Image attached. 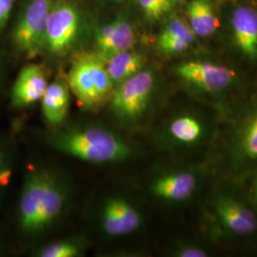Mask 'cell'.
I'll return each mask as SVG.
<instances>
[{
	"mask_svg": "<svg viewBox=\"0 0 257 257\" xmlns=\"http://www.w3.org/2000/svg\"><path fill=\"white\" fill-rule=\"evenodd\" d=\"M65 195L55 178L42 170L26 177L19 201V222L27 233L46 230L64 209Z\"/></svg>",
	"mask_w": 257,
	"mask_h": 257,
	"instance_id": "cell-1",
	"label": "cell"
},
{
	"mask_svg": "<svg viewBox=\"0 0 257 257\" xmlns=\"http://www.w3.org/2000/svg\"><path fill=\"white\" fill-rule=\"evenodd\" d=\"M53 144L64 155L93 164L118 162L130 156V147L122 138L97 127L68 131L55 137Z\"/></svg>",
	"mask_w": 257,
	"mask_h": 257,
	"instance_id": "cell-2",
	"label": "cell"
},
{
	"mask_svg": "<svg viewBox=\"0 0 257 257\" xmlns=\"http://www.w3.org/2000/svg\"><path fill=\"white\" fill-rule=\"evenodd\" d=\"M67 83L76 99L87 108H95L107 100L114 86L105 60L96 53H83L74 58Z\"/></svg>",
	"mask_w": 257,
	"mask_h": 257,
	"instance_id": "cell-3",
	"label": "cell"
},
{
	"mask_svg": "<svg viewBox=\"0 0 257 257\" xmlns=\"http://www.w3.org/2000/svg\"><path fill=\"white\" fill-rule=\"evenodd\" d=\"M155 88V76L151 71L141 70L118 86L110 94V108L119 119L134 121L147 109Z\"/></svg>",
	"mask_w": 257,
	"mask_h": 257,
	"instance_id": "cell-4",
	"label": "cell"
},
{
	"mask_svg": "<svg viewBox=\"0 0 257 257\" xmlns=\"http://www.w3.org/2000/svg\"><path fill=\"white\" fill-rule=\"evenodd\" d=\"M54 0H32L14 30V42L19 51L33 58L45 46L47 21Z\"/></svg>",
	"mask_w": 257,
	"mask_h": 257,
	"instance_id": "cell-5",
	"label": "cell"
},
{
	"mask_svg": "<svg viewBox=\"0 0 257 257\" xmlns=\"http://www.w3.org/2000/svg\"><path fill=\"white\" fill-rule=\"evenodd\" d=\"M80 28L78 10L68 1L54 2L47 21L45 46L52 54L63 55L74 45Z\"/></svg>",
	"mask_w": 257,
	"mask_h": 257,
	"instance_id": "cell-6",
	"label": "cell"
},
{
	"mask_svg": "<svg viewBox=\"0 0 257 257\" xmlns=\"http://www.w3.org/2000/svg\"><path fill=\"white\" fill-rule=\"evenodd\" d=\"M175 73L189 84L207 92H221L230 86L234 74L224 65L192 60L177 65Z\"/></svg>",
	"mask_w": 257,
	"mask_h": 257,
	"instance_id": "cell-7",
	"label": "cell"
},
{
	"mask_svg": "<svg viewBox=\"0 0 257 257\" xmlns=\"http://www.w3.org/2000/svg\"><path fill=\"white\" fill-rule=\"evenodd\" d=\"M136 34L133 25L125 17H117L98 29L95 35L96 54L103 59L133 50Z\"/></svg>",
	"mask_w": 257,
	"mask_h": 257,
	"instance_id": "cell-8",
	"label": "cell"
},
{
	"mask_svg": "<svg viewBox=\"0 0 257 257\" xmlns=\"http://www.w3.org/2000/svg\"><path fill=\"white\" fill-rule=\"evenodd\" d=\"M49 85L42 66L29 64L22 68L12 90V105L22 109L40 101Z\"/></svg>",
	"mask_w": 257,
	"mask_h": 257,
	"instance_id": "cell-9",
	"label": "cell"
},
{
	"mask_svg": "<svg viewBox=\"0 0 257 257\" xmlns=\"http://www.w3.org/2000/svg\"><path fill=\"white\" fill-rule=\"evenodd\" d=\"M232 39L239 51L249 59L257 58V11L240 5L230 17Z\"/></svg>",
	"mask_w": 257,
	"mask_h": 257,
	"instance_id": "cell-10",
	"label": "cell"
},
{
	"mask_svg": "<svg viewBox=\"0 0 257 257\" xmlns=\"http://www.w3.org/2000/svg\"><path fill=\"white\" fill-rule=\"evenodd\" d=\"M141 225L138 211L126 200L111 198L105 204L102 213V226L111 236L130 234Z\"/></svg>",
	"mask_w": 257,
	"mask_h": 257,
	"instance_id": "cell-11",
	"label": "cell"
},
{
	"mask_svg": "<svg viewBox=\"0 0 257 257\" xmlns=\"http://www.w3.org/2000/svg\"><path fill=\"white\" fill-rule=\"evenodd\" d=\"M215 211L222 223L233 233L248 235L256 231L255 214L230 197H219L215 204Z\"/></svg>",
	"mask_w": 257,
	"mask_h": 257,
	"instance_id": "cell-12",
	"label": "cell"
},
{
	"mask_svg": "<svg viewBox=\"0 0 257 257\" xmlns=\"http://www.w3.org/2000/svg\"><path fill=\"white\" fill-rule=\"evenodd\" d=\"M70 88L68 83L55 80L49 83L41 98V107L44 118L51 125L62 123L70 110Z\"/></svg>",
	"mask_w": 257,
	"mask_h": 257,
	"instance_id": "cell-13",
	"label": "cell"
},
{
	"mask_svg": "<svg viewBox=\"0 0 257 257\" xmlns=\"http://www.w3.org/2000/svg\"><path fill=\"white\" fill-rule=\"evenodd\" d=\"M195 176L191 173H176L162 176L152 187L154 194L169 201H183L196 188Z\"/></svg>",
	"mask_w": 257,
	"mask_h": 257,
	"instance_id": "cell-14",
	"label": "cell"
},
{
	"mask_svg": "<svg viewBox=\"0 0 257 257\" xmlns=\"http://www.w3.org/2000/svg\"><path fill=\"white\" fill-rule=\"evenodd\" d=\"M189 26L197 37L213 35L220 26L210 0H191L187 6Z\"/></svg>",
	"mask_w": 257,
	"mask_h": 257,
	"instance_id": "cell-15",
	"label": "cell"
},
{
	"mask_svg": "<svg viewBox=\"0 0 257 257\" xmlns=\"http://www.w3.org/2000/svg\"><path fill=\"white\" fill-rule=\"evenodd\" d=\"M104 60L114 85H118L134 74H138L144 65L142 55L133 50L116 54Z\"/></svg>",
	"mask_w": 257,
	"mask_h": 257,
	"instance_id": "cell-16",
	"label": "cell"
},
{
	"mask_svg": "<svg viewBox=\"0 0 257 257\" xmlns=\"http://www.w3.org/2000/svg\"><path fill=\"white\" fill-rule=\"evenodd\" d=\"M202 126L198 120L184 115L175 118L170 125V134L175 140L191 144L196 142L202 135Z\"/></svg>",
	"mask_w": 257,
	"mask_h": 257,
	"instance_id": "cell-17",
	"label": "cell"
},
{
	"mask_svg": "<svg viewBox=\"0 0 257 257\" xmlns=\"http://www.w3.org/2000/svg\"><path fill=\"white\" fill-rule=\"evenodd\" d=\"M195 35L189 24H187L183 19H171L165 27L160 33L158 40L164 39H183L193 44Z\"/></svg>",
	"mask_w": 257,
	"mask_h": 257,
	"instance_id": "cell-18",
	"label": "cell"
},
{
	"mask_svg": "<svg viewBox=\"0 0 257 257\" xmlns=\"http://www.w3.org/2000/svg\"><path fill=\"white\" fill-rule=\"evenodd\" d=\"M140 9L150 20L163 18L174 8L175 0H138Z\"/></svg>",
	"mask_w": 257,
	"mask_h": 257,
	"instance_id": "cell-19",
	"label": "cell"
},
{
	"mask_svg": "<svg viewBox=\"0 0 257 257\" xmlns=\"http://www.w3.org/2000/svg\"><path fill=\"white\" fill-rule=\"evenodd\" d=\"M241 148L248 158L257 159V113L250 118L243 130Z\"/></svg>",
	"mask_w": 257,
	"mask_h": 257,
	"instance_id": "cell-20",
	"label": "cell"
},
{
	"mask_svg": "<svg viewBox=\"0 0 257 257\" xmlns=\"http://www.w3.org/2000/svg\"><path fill=\"white\" fill-rule=\"evenodd\" d=\"M79 248L76 244L69 241H58L47 245L38 251L41 257H75L79 255Z\"/></svg>",
	"mask_w": 257,
	"mask_h": 257,
	"instance_id": "cell-21",
	"label": "cell"
},
{
	"mask_svg": "<svg viewBox=\"0 0 257 257\" xmlns=\"http://www.w3.org/2000/svg\"><path fill=\"white\" fill-rule=\"evenodd\" d=\"M192 43L183 39H164L158 40V47L166 54H180L188 50Z\"/></svg>",
	"mask_w": 257,
	"mask_h": 257,
	"instance_id": "cell-22",
	"label": "cell"
},
{
	"mask_svg": "<svg viewBox=\"0 0 257 257\" xmlns=\"http://www.w3.org/2000/svg\"><path fill=\"white\" fill-rule=\"evenodd\" d=\"M15 0H0V32L9 19Z\"/></svg>",
	"mask_w": 257,
	"mask_h": 257,
	"instance_id": "cell-23",
	"label": "cell"
},
{
	"mask_svg": "<svg viewBox=\"0 0 257 257\" xmlns=\"http://www.w3.org/2000/svg\"><path fill=\"white\" fill-rule=\"evenodd\" d=\"M178 256L181 257H206V252L199 248L186 247L178 251Z\"/></svg>",
	"mask_w": 257,
	"mask_h": 257,
	"instance_id": "cell-24",
	"label": "cell"
},
{
	"mask_svg": "<svg viewBox=\"0 0 257 257\" xmlns=\"http://www.w3.org/2000/svg\"><path fill=\"white\" fill-rule=\"evenodd\" d=\"M12 177V171L8 168H3L0 173V187H5L10 183Z\"/></svg>",
	"mask_w": 257,
	"mask_h": 257,
	"instance_id": "cell-25",
	"label": "cell"
},
{
	"mask_svg": "<svg viewBox=\"0 0 257 257\" xmlns=\"http://www.w3.org/2000/svg\"><path fill=\"white\" fill-rule=\"evenodd\" d=\"M251 190H252V193L254 195V197L257 199V178L253 181L252 186H251Z\"/></svg>",
	"mask_w": 257,
	"mask_h": 257,
	"instance_id": "cell-26",
	"label": "cell"
},
{
	"mask_svg": "<svg viewBox=\"0 0 257 257\" xmlns=\"http://www.w3.org/2000/svg\"><path fill=\"white\" fill-rule=\"evenodd\" d=\"M3 166H2V161H1V157H0V173H1V171L3 170Z\"/></svg>",
	"mask_w": 257,
	"mask_h": 257,
	"instance_id": "cell-27",
	"label": "cell"
},
{
	"mask_svg": "<svg viewBox=\"0 0 257 257\" xmlns=\"http://www.w3.org/2000/svg\"><path fill=\"white\" fill-rule=\"evenodd\" d=\"M115 1H118V0H115Z\"/></svg>",
	"mask_w": 257,
	"mask_h": 257,
	"instance_id": "cell-28",
	"label": "cell"
}]
</instances>
